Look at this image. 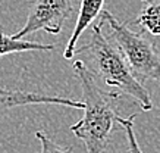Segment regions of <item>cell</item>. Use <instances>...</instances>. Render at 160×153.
I'll use <instances>...</instances> for the list:
<instances>
[{
  "label": "cell",
  "instance_id": "6da1fadb",
  "mask_svg": "<svg viewBox=\"0 0 160 153\" xmlns=\"http://www.w3.org/2000/svg\"><path fill=\"white\" fill-rule=\"evenodd\" d=\"M72 69L82 90L84 116L71 130L84 141L87 153H103L110 143L115 122L121 118L113 106V100L119 99L121 93L103 90L84 60H75Z\"/></svg>",
  "mask_w": 160,
  "mask_h": 153
},
{
  "label": "cell",
  "instance_id": "7a4b0ae2",
  "mask_svg": "<svg viewBox=\"0 0 160 153\" xmlns=\"http://www.w3.org/2000/svg\"><path fill=\"white\" fill-rule=\"evenodd\" d=\"M104 25L98 21L92 27L91 38L81 47L75 49V54H85L88 68L96 78H100L106 85L116 89L121 94H126L140 105L144 112L153 109L148 90L132 74L128 62L115 41L103 34Z\"/></svg>",
  "mask_w": 160,
  "mask_h": 153
},
{
  "label": "cell",
  "instance_id": "3957f363",
  "mask_svg": "<svg viewBox=\"0 0 160 153\" xmlns=\"http://www.w3.org/2000/svg\"><path fill=\"white\" fill-rule=\"evenodd\" d=\"M100 22L109 27L112 40L122 52L132 74L141 83L146 79H154L160 83V56L154 43L142 33L132 31L109 10L102 12Z\"/></svg>",
  "mask_w": 160,
  "mask_h": 153
},
{
  "label": "cell",
  "instance_id": "277c9868",
  "mask_svg": "<svg viewBox=\"0 0 160 153\" xmlns=\"http://www.w3.org/2000/svg\"><path fill=\"white\" fill-rule=\"evenodd\" d=\"M73 12V0H31L28 18L24 28L13 37L24 38L35 31L43 30L47 34H59L63 24Z\"/></svg>",
  "mask_w": 160,
  "mask_h": 153
},
{
  "label": "cell",
  "instance_id": "5b68a950",
  "mask_svg": "<svg viewBox=\"0 0 160 153\" xmlns=\"http://www.w3.org/2000/svg\"><path fill=\"white\" fill-rule=\"evenodd\" d=\"M60 105V106H69L75 109H84V102L79 100L59 97V96H49L41 93H31V91H21V90H6L0 89V115L5 114L16 106H25V105Z\"/></svg>",
  "mask_w": 160,
  "mask_h": 153
},
{
  "label": "cell",
  "instance_id": "8992f818",
  "mask_svg": "<svg viewBox=\"0 0 160 153\" xmlns=\"http://www.w3.org/2000/svg\"><path fill=\"white\" fill-rule=\"evenodd\" d=\"M103 5H104V0H81V8H79V13L77 18V24H75V28L72 31V35L69 38L68 44L65 47V52H63L65 59L73 58L78 38L92 24V21L97 19V16L102 15Z\"/></svg>",
  "mask_w": 160,
  "mask_h": 153
},
{
  "label": "cell",
  "instance_id": "52a82bcc",
  "mask_svg": "<svg viewBox=\"0 0 160 153\" xmlns=\"http://www.w3.org/2000/svg\"><path fill=\"white\" fill-rule=\"evenodd\" d=\"M54 44H41L35 41H29L24 38H16L13 35L0 34V56H6L10 53L31 52V50H53Z\"/></svg>",
  "mask_w": 160,
  "mask_h": 153
},
{
  "label": "cell",
  "instance_id": "ba28073f",
  "mask_svg": "<svg viewBox=\"0 0 160 153\" xmlns=\"http://www.w3.org/2000/svg\"><path fill=\"white\" fill-rule=\"evenodd\" d=\"M137 24L141 25L153 35H160V3L147 5L137 18Z\"/></svg>",
  "mask_w": 160,
  "mask_h": 153
},
{
  "label": "cell",
  "instance_id": "9c48e42d",
  "mask_svg": "<svg viewBox=\"0 0 160 153\" xmlns=\"http://www.w3.org/2000/svg\"><path fill=\"white\" fill-rule=\"evenodd\" d=\"M134 118H135V115H129L128 118L121 116V118H119V121H118V124H119L122 128L125 130L126 138H128V147H129V153H142L141 147L138 146V141H137L135 131H134Z\"/></svg>",
  "mask_w": 160,
  "mask_h": 153
},
{
  "label": "cell",
  "instance_id": "30bf717a",
  "mask_svg": "<svg viewBox=\"0 0 160 153\" xmlns=\"http://www.w3.org/2000/svg\"><path fill=\"white\" fill-rule=\"evenodd\" d=\"M35 137L41 144V153H72L71 147H63L44 133V131H37Z\"/></svg>",
  "mask_w": 160,
  "mask_h": 153
},
{
  "label": "cell",
  "instance_id": "8fae6325",
  "mask_svg": "<svg viewBox=\"0 0 160 153\" xmlns=\"http://www.w3.org/2000/svg\"><path fill=\"white\" fill-rule=\"evenodd\" d=\"M142 2H147V0H142Z\"/></svg>",
  "mask_w": 160,
  "mask_h": 153
}]
</instances>
